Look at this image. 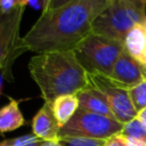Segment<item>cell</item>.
I'll list each match as a JSON object with an SVG mask.
<instances>
[{"label": "cell", "instance_id": "6da1fadb", "mask_svg": "<svg viewBox=\"0 0 146 146\" xmlns=\"http://www.w3.org/2000/svg\"><path fill=\"white\" fill-rule=\"evenodd\" d=\"M112 0H71L51 10L42 11L22 38L26 50L38 54L73 50L91 34L95 19Z\"/></svg>", "mask_w": 146, "mask_h": 146}, {"label": "cell", "instance_id": "7a4b0ae2", "mask_svg": "<svg viewBox=\"0 0 146 146\" xmlns=\"http://www.w3.org/2000/svg\"><path fill=\"white\" fill-rule=\"evenodd\" d=\"M29 71L44 103L51 104L63 95H78L90 86L88 73L73 50L38 54L31 57Z\"/></svg>", "mask_w": 146, "mask_h": 146}, {"label": "cell", "instance_id": "3957f363", "mask_svg": "<svg viewBox=\"0 0 146 146\" xmlns=\"http://www.w3.org/2000/svg\"><path fill=\"white\" fill-rule=\"evenodd\" d=\"M124 49L122 41L91 33L73 49V52L87 73L108 76Z\"/></svg>", "mask_w": 146, "mask_h": 146}, {"label": "cell", "instance_id": "277c9868", "mask_svg": "<svg viewBox=\"0 0 146 146\" xmlns=\"http://www.w3.org/2000/svg\"><path fill=\"white\" fill-rule=\"evenodd\" d=\"M146 21V9L130 0H112L108 7L95 19L91 33L122 41L138 23Z\"/></svg>", "mask_w": 146, "mask_h": 146}, {"label": "cell", "instance_id": "5b68a950", "mask_svg": "<svg viewBox=\"0 0 146 146\" xmlns=\"http://www.w3.org/2000/svg\"><path fill=\"white\" fill-rule=\"evenodd\" d=\"M25 7L16 6L8 14H0V71L2 76L11 81V66L15 59L26 51L19 36L21 22Z\"/></svg>", "mask_w": 146, "mask_h": 146}, {"label": "cell", "instance_id": "8992f818", "mask_svg": "<svg viewBox=\"0 0 146 146\" xmlns=\"http://www.w3.org/2000/svg\"><path fill=\"white\" fill-rule=\"evenodd\" d=\"M123 124L113 117L102 114L79 111L60 129L62 137H83L91 139L106 140L110 137L120 133Z\"/></svg>", "mask_w": 146, "mask_h": 146}, {"label": "cell", "instance_id": "52a82bcc", "mask_svg": "<svg viewBox=\"0 0 146 146\" xmlns=\"http://www.w3.org/2000/svg\"><path fill=\"white\" fill-rule=\"evenodd\" d=\"M90 86L98 89L106 98L108 106L113 113L116 121L122 124L128 123L137 116V111L135 110L129 92L127 89L115 86L110 79L100 74H89Z\"/></svg>", "mask_w": 146, "mask_h": 146}, {"label": "cell", "instance_id": "ba28073f", "mask_svg": "<svg viewBox=\"0 0 146 146\" xmlns=\"http://www.w3.org/2000/svg\"><path fill=\"white\" fill-rule=\"evenodd\" d=\"M106 78L115 86L129 90L146 80V67L124 49Z\"/></svg>", "mask_w": 146, "mask_h": 146}, {"label": "cell", "instance_id": "9c48e42d", "mask_svg": "<svg viewBox=\"0 0 146 146\" xmlns=\"http://www.w3.org/2000/svg\"><path fill=\"white\" fill-rule=\"evenodd\" d=\"M32 132L44 141H58L60 127L54 115L51 104L43 103L32 120Z\"/></svg>", "mask_w": 146, "mask_h": 146}, {"label": "cell", "instance_id": "30bf717a", "mask_svg": "<svg viewBox=\"0 0 146 146\" xmlns=\"http://www.w3.org/2000/svg\"><path fill=\"white\" fill-rule=\"evenodd\" d=\"M78 98H79V111L102 114L114 119L105 96L95 87L89 86L84 90L80 91L78 94Z\"/></svg>", "mask_w": 146, "mask_h": 146}, {"label": "cell", "instance_id": "8fae6325", "mask_svg": "<svg viewBox=\"0 0 146 146\" xmlns=\"http://www.w3.org/2000/svg\"><path fill=\"white\" fill-rule=\"evenodd\" d=\"M25 124V119L19 110V102L10 98L9 103L0 108V133L14 131Z\"/></svg>", "mask_w": 146, "mask_h": 146}, {"label": "cell", "instance_id": "7c38bea8", "mask_svg": "<svg viewBox=\"0 0 146 146\" xmlns=\"http://www.w3.org/2000/svg\"><path fill=\"white\" fill-rule=\"evenodd\" d=\"M51 108L62 129L79 110L78 95H63L57 97L51 103Z\"/></svg>", "mask_w": 146, "mask_h": 146}, {"label": "cell", "instance_id": "4fadbf2b", "mask_svg": "<svg viewBox=\"0 0 146 146\" xmlns=\"http://www.w3.org/2000/svg\"><path fill=\"white\" fill-rule=\"evenodd\" d=\"M125 50L137 60L146 49V21L136 24L123 40Z\"/></svg>", "mask_w": 146, "mask_h": 146}, {"label": "cell", "instance_id": "5bb4252c", "mask_svg": "<svg viewBox=\"0 0 146 146\" xmlns=\"http://www.w3.org/2000/svg\"><path fill=\"white\" fill-rule=\"evenodd\" d=\"M128 92H129L130 100L135 110L137 111V113L146 108V80H144L139 84L129 89Z\"/></svg>", "mask_w": 146, "mask_h": 146}, {"label": "cell", "instance_id": "9a60e30c", "mask_svg": "<svg viewBox=\"0 0 146 146\" xmlns=\"http://www.w3.org/2000/svg\"><path fill=\"white\" fill-rule=\"evenodd\" d=\"M120 133L125 137H133L146 140V124H144L141 121L135 117L133 120L123 124L122 131Z\"/></svg>", "mask_w": 146, "mask_h": 146}, {"label": "cell", "instance_id": "2e32d148", "mask_svg": "<svg viewBox=\"0 0 146 146\" xmlns=\"http://www.w3.org/2000/svg\"><path fill=\"white\" fill-rule=\"evenodd\" d=\"M44 140L38 138L33 133L24 135L10 139H5L0 141V146H42Z\"/></svg>", "mask_w": 146, "mask_h": 146}, {"label": "cell", "instance_id": "e0dca14e", "mask_svg": "<svg viewBox=\"0 0 146 146\" xmlns=\"http://www.w3.org/2000/svg\"><path fill=\"white\" fill-rule=\"evenodd\" d=\"M62 146H104L105 140L91 139L83 137H62L59 139Z\"/></svg>", "mask_w": 146, "mask_h": 146}, {"label": "cell", "instance_id": "ac0fdd59", "mask_svg": "<svg viewBox=\"0 0 146 146\" xmlns=\"http://www.w3.org/2000/svg\"><path fill=\"white\" fill-rule=\"evenodd\" d=\"M18 5L21 6H29L33 8L34 10H41L43 11L47 5V0H18Z\"/></svg>", "mask_w": 146, "mask_h": 146}, {"label": "cell", "instance_id": "d6986e66", "mask_svg": "<svg viewBox=\"0 0 146 146\" xmlns=\"http://www.w3.org/2000/svg\"><path fill=\"white\" fill-rule=\"evenodd\" d=\"M104 146H127L125 137L121 133H116L105 140Z\"/></svg>", "mask_w": 146, "mask_h": 146}, {"label": "cell", "instance_id": "ffe728a7", "mask_svg": "<svg viewBox=\"0 0 146 146\" xmlns=\"http://www.w3.org/2000/svg\"><path fill=\"white\" fill-rule=\"evenodd\" d=\"M16 6H18V0H2L0 3V14L5 15L10 13Z\"/></svg>", "mask_w": 146, "mask_h": 146}, {"label": "cell", "instance_id": "44dd1931", "mask_svg": "<svg viewBox=\"0 0 146 146\" xmlns=\"http://www.w3.org/2000/svg\"><path fill=\"white\" fill-rule=\"evenodd\" d=\"M68 1H71V0H47V5H46V8H44L43 11L56 9V8H58V7L67 3Z\"/></svg>", "mask_w": 146, "mask_h": 146}, {"label": "cell", "instance_id": "7402d4cb", "mask_svg": "<svg viewBox=\"0 0 146 146\" xmlns=\"http://www.w3.org/2000/svg\"><path fill=\"white\" fill-rule=\"evenodd\" d=\"M125 143L127 146H146V140L133 137H125Z\"/></svg>", "mask_w": 146, "mask_h": 146}, {"label": "cell", "instance_id": "603a6c76", "mask_svg": "<svg viewBox=\"0 0 146 146\" xmlns=\"http://www.w3.org/2000/svg\"><path fill=\"white\" fill-rule=\"evenodd\" d=\"M136 117H137L139 121H141L144 124H146V108H144V110H141L140 112H138Z\"/></svg>", "mask_w": 146, "mask_h": 146}, {"label": "cell", "instance_id": "cb8c5ba5", "mask_svg": "<svg viewBox=\"0 0 146 146\" xmlns=\"http://www.w3.org/2000/svg\"><path fill=\"white\" fill-rule=\"evenodd\" d=\"M131 2H133L135 5H137L138 7L143 8V9H146V0H130Z\"/></svg>", "mask_w": 146, "mask_h": 146}, {"label": "cell", "instance_id": "d4e9b609", "mask_svg": "<svg viewBox=\"0 0 146 146\" xmlns=\"http://www.w3.org/2000/svg\"><path fill=\"white\" fill-rule=\"evenodd\" d=\"M42 146H62L60 141H44Z\"/></svg>", "mask_w": 146, "mask_h": 146}, {"label": "cell", "instance_id": "484cf974", "mask_svg": "<svg viewBox=\"0 0 146 146\" xmlns=\"http://www.w3.org/2000/svg\"><path fill=\"white\" fill-rule=\"evenodd\" d=\"M139 63H141L143 65L144 64H146V49H145V51H144V54L141 55V57L139 58V60H138Z\"/></svg>", "mask_w": 146, "mask_h": 146}, {"label": "cell", "instance_id": "4316f807", "mask_svg": "<svg viewBox=\"0 0 146 146\" xmlns=\"http://www.w3.org/2000/svg\"><path fill=\"white\" fill-rule=\"evenodd\" d=\"M2 79H3V76H2V74L0 73V95L2 94Z\"/></svg>", "mask_w": 146, "mask_h": 146}, {"label": "cell", "instance_id": "83f0119b", "mask_svg": "<svg viewBox=\"0 0 146 146\" xmlns=\"http://www.w3.org/2000/svg\"><path fill=\"white\" fill-rule=\"evenodd\" d=\"M144 66H145V67H146V64H144Z\"/></svg>", "mask_w": 146, "mask_h": 146}, {"label": "cell", "instance_id": "f1b7e54d", "mask_svg": "<svg viewBox=\"0 0 146 146\" xmlns=\"http://www.w3.org/2000/svg\"><path fill=\"white\" fill-rule=\"evenodd\" d=\"M1 1H2V0H0V3H1Z\"/></svg>", "mask_w": 146, "mask_h": 146}]
</instances>
